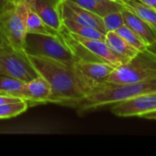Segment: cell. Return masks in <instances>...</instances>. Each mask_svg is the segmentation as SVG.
<instances>
[{"label":"cell","instance_id":"e0dca14e","mask_svg":"<svg viewBox=\"0 0 156 156\" xmlns=\"http://www.w3.org/2000/svg\"><path fill=\"white\" fill-rule=\"evenodd\" d=\"M0 93L7 94L27 101L26 82L9 76L0 74Z\"/></svg>","mask_w":156,"mask_h":156},{"label":"cell","instance_id":"83f0119b","mask_svg":"<svg viewBox=\"0 0 156 156\" xmlns=\"http://www.w3.org/2000/svg\"><path fill=\"white\" fill-rule=\"evenodd\" d=\"M6 4H7L6 0H0V13L4 10V8L5 7Z\"/></svg>","mask_w":156,"mask_h":156},{"label":"cell","instance_id":"4316f807","mask_svg":"<svg viewBox=\"0 0 156 156\" xmlns=\"http://www.w3.org/2000/svg\"><path fill=\"white\" fill-rule=\"evenodd\" d=\"M141 118L145 119V120H156V111L149 112V113H146V114L143 115Z\"/></svg>","mask_w":156,"mask_h":156},{"label":"cell","instance_id":"ffe728a7","mask_svg":"<svg viewBox=\"0 0 156 156\" xmlns=\"http://www.w3.org/2000/svg\"><path fill=\"white\" fill-rule=\"evenodd\" d=\"M115 32L119 34L122 38H124L132 47L136 48L138 51L145 50L148 48V45L142 39V37L125 25H122Z\"/></svg>","mask_w":156,"mask_h":156},{"label":"cell","instance_id":"8992f818","mask_svg":"<svg viewBox=\"0 0 156 156\" xmlns=\"http://www.w3.org/2000/svg\"><path fill=\"white\" fill-rule=\"evenodd\" d=\"M0 74L27 82L39 74L24 50H17L9 44L0 48Z\"/></svg>","mask_w":156,"mask_h":156},{"label":"cell","instance_id":"2e32d148","mask_svg":"<svg viewBox=\"0 0 156 156\" xmlns=\"http://www.w3.org/2000/svg\"><path fill=\"white\" fill-rule=\"evenodd\" d=\"M78 5L100 16H104L110 12L121 10L122 5L110 0H70Z\"/></svg>","mask_w":156,"mask_h":156},{"label":"cell","instance_id":"9c48e42d","mask_svg":"<svg viewBox=\"0 0 156 156\" xmlns=\"http://www.w3.org/2000/svg\"><path fill=\"white\" fill-rule=\"evenodd\" d=\"M77 71L93 87L106 82L115 67L101 61H89L78 59L74 63Z\"/></svg>","mask_w":156,"mask_h":156},{"label":"cell","instance_id":"52a82bcc","mask_svg":"<svg viewBox=\"0 0 156 156\" xmlns=\"http://www.w3.org/2000/svg\"><path fill=\"white\" fill-rule=\"evenodd\" d=\"M112 112L118 117H142L156 111V91L144 93L111 106Z\"/></svg>","mask_w":156,"mask_h":156},{"label":"cell","instance_id":"cb8c5ba5","mask_svg":"<svg viewBox=\"0 0 156 156\" xmlns=\"http://www.w3.org/2000/svg\"><path fill=\"white\" fill-rule=\"evenodd\" d=\"M6 45H8L7 39H6L5 34H4V32H3L1 27H0V48H2L3 47H5V46H6Z\"/></svg>","mask_w":156,"mask_h":156},{"label":"cell","instance_id":"3957f363","mask_svg":"<svg viewBox=\"0 0 156 156\" xmlns=\"http://www.w3.org/2000/svg\"><path fill=\"white\" fill-rule=\"evenodd\" d=\"M25 51L27 54L46 57L69 66H74L77 61L62 32L57 36L27 33Z\"/></svg>","mask_w":156,"mask_h":156},{"label":"cell","instance_id":"277c9868","mask_svg":"<svg viewBox=\"0 0 156 156\" xmlns=\"http://www.w3.org/2000/svg\"><path fill=\"white\" fill-rule=\"evenodd\" d=\"M156 80V53L148 49L139 53L124 64L115 68L108 82L131 83Z\"/></svg>","mask_w":156,"mask_h":156},{"label":"cell","instance_id":"4fadbf2b","mask_svg":"<svg viewBox=\"0 0 156 156\" xmlns=\"http://www.w3.org/2000/svg\"><path fill=\"white\" fill-rule=\"evenodd\" d=\"M121 12L125 26H127L133 32L138 34L148 46L154 42L156 39V31L150 25L144 22L136 14L125 7L122 6Z\"/></svg>","mask_w":156,"mask_h":156},{"label":"cell","instance_id":"d4e9b609","mask_svg":"<svg viewBox=\"0 0 156 156\" xmlns=\"http://www.w3.org/2000/svg\"><path fill=\"white\" fill-rule=\"evenodd\" d=\"M35 0H9L8 2L11 4H25V5H32Z\"/></svg>","mask_w":156,"mask_h":156},{"label":"cell","instance_id":"7a4b0ae2","mask_svg":"<svg viewBox=\"0 0 156 156\" xmlns=\"http://www.w3.org/2000/svg\"><path fill=\"white\" fill-rule=\"evenodd\" d=\"M154 91H156V80L131 83L106 81L95 86L75 108L79 112H87L112 106L139 95Z\"/></svg>","mask_w":156,"mask_h":156},{"label":"cell","instance_id":"603a6c76","mask_svg":"<svg viewBox=\"0 0 156 156\" xmlns=\"http://www.w3.org/2000/svg\"><path fill=\"white\" fill-rule=\"evenodd\" d=\"M22 101V100L19 99V98L13 97V96L4 94V93H0V105L12 103V102H16V101Z\"/></svg>","mask_w":156,"mask_h":156},{"label":"cell","instance_id":"ba28073f","mask_svg":"<svg viewBox=\"0 0 156 156\" xmlns=\"http://www.w3.org/2000/svg\"><path fill=\"white\" fill-rule=\"evenodd\" d=\"M61 16L62 18H68L80 24L90 26L103 33H106V29L101 16L78 5L70 0L62 1Z\"/></svg>","mask_w":156,"mask_h":156},{"label":"cell","instance_id":"d6986e66","mask_svg":"<svg viewBox=\"0 0 156 156\" xmlns=\"http://www.w3.org/2000/svg\"><path fill=\"white\" fill-rule=\"evenodd\" d=\"M26 26L27 33L33 34H44V35H60L61 32H58L48 27L42 18L31 8L29 5L27 13Z\"/></svg>","mask_w":156,"mask_h":156},{"label":"cell","instance_id":"ac0fdd59","mask_svg":"<svg viewBox=\"0 0 156 156\" xmlns=\"http://www.w3.org/2000/svg\"><path fill=\"white\" fill-rule=\"evenodd\" d=\"M62 23H63L64 28L70 33H73L75 35H78L83 37L105 40L106 33H103L94 27L80 24L78 22H75L68 18H62Z\"/></svg>","mask_w":156,"mask_h":156},{"label":"cell","instance_id":"8fae6325","mask_svg":"<svg viewBox=\"0 0 156 156\" xmlns=\"http://www.w3.org/2000/svg\"><path fill=\"white\" fill-rule=\"evenodd\" d=\"M67 33L72 38H74L77 42H79L81 46H83L92 56H94L100 61L110 64L115 68H117L122 64V61L111 50V48H109V46L107 45L105 40L83 37L78 36V35H75L73 33H70L69 31H67Z\"/></svg>","mask_w":156,"mask_h":156},{"label":"cell","instance_id":"6da1fadb","mask_svg":"<svg viewBox=\"0 0 156 156\" xmlns=\"http://www.w3.org/2000/svg\"><path fill=\"white\" fill-rule=\"evenodd\" d=\"M27 57L38 74L49 82L52 89L49 101L51 103L75 108L94 88L77 71L74 66L37 55L27 54Z\"/></svg>","mask_w":156,"mask_h":156},{"label":"cell","instance_id":"f1b7e54d","mask_svg":"<svg viewBox=\"0 0 156 156\" xmlns=\"http://www.w3.org/2000/svg\"><path fill=\"white\" fill-rule=\"evenodd\" d=\"M148 49H150L151 51L156 53V39L154 40V42L153 44H151L150 46H148Z\"/></svg>","mask_w":156,"mask_h":156},{"label":"cell","instance_id":"7c38bea8","mask_svg":"<svg viewBox=\"0 0 156 156\" xmlns=\"http://www.w3.org/2000/svg\"><path fill=\"white\" fill-rule=\"evenodd\" d=\"M26 93L29 105L48 103L52 94L49 82L41 75L26 82Z\"/></svg>","mask_w":156,"mask_h":156},{"label":"cell","instance_id":"7402d4cb","mask_svg":"<svg viewBox=\"0 0 156 156\" xmlns=\"http://www.w3.org/2000/svg\"><path fill=\"white\" fill-rule=\"evenodd\" d=\"M102 21L106 29V33L110 31H116L122 25H124L121 10H116L108 13L107 15L102 16Z\"/></svg>","mask_w":156,"mask_h":156},{"label":"cell","instance_id":"484cf974","mask_svg":"<svg viewBox=\"0 0 156 156\" xmlns=\"http://www.w3.org/2000/svg\"><path fill=\"white\" fill-rule=\"evenodd\" d=\"M139 1L147 5L148 6H150L151 8L156 11V0H139Z\"/></svg>","mask_w":156,"mask_h":156},{"label":"cell","instance_id":"4dcf8cb0","mask_svg":"<svg viewBox=\"0 0 156 156\" xmlns=\"http://www.w3.org/2000/svg\"><path fill=\"white\" fill-rule=\"evenodd\" d=\"M6 1H7V2H8V1H9V0H6Z\"/></svg>","mask_w":156,"mask_h":156},{"label":"cell","instance_id":"30bf717a","mask_svg":"<svg viewBox=\"0 0 156 156\" xmlns=\"http://www.w3.org/2000/svg\"><path fill=\"white\" fill-rule=\"evenodd\" d=\"M63 0H35L31 8L51 28L61 32L64 28L61 16Z\"/></svg>","mask_w":156,"mask_h":156},{"label":"cell","instance_id":"5b68a950","mask_svg":"<svg viewBox=\"0 0 156 156\" xmlns=\"http://www.w3.org/2000/svg\"><path fill=\"white\" fill-rule=\"evenodd\" d=\"M29 5L7 2L5 7L0 13V27L8 44L17 50L25 51L27 35L26 19Z\"/></svg>","mask_w":156,"mask_h":156},{"label":"cell","instance_id":"f546056e","mask_svg":"<svg viewBox=\"0 0 156 156\" xmlns=\"http://www.w3.org/2000/svg\"><path fill=\"white\" fill-rule=\"evenodd\" d=\"M110 1H113V2H116L118 4H120V2H121V0H110Z\"/></svg>","mask_w":156,"mask_h":156},{"label":"cell","instance_id":"9a60e30c","mask_svg":"<svg viewBox=\"0 0 156 156\" xmlns=\"http://www.w3.org/2000/svg\"><path fill=\"white\" fill-rule=\"evenodd\" d=\"M120 5L122 7H125L136 14L156 31L155 10H154L147 5L140 2L139 0H121Z\"/></svg>","mask_w":156,"mask_h":156},{"label":"cell","instance_id":"5bb4252c","mask_svg":"<svg viewBox=\"0 0 156 156\" xmlns=\"http://www.w3.org/2000/svg\"><path fill=\"white\" fill-rule=\"evenodd\" d=\"M105 42L122 64L126 63L139 53L136 48L132 47L115 31H110L106 33Z\"/></svg>","mask_w":156,"mask_h":156},{"label":"cell","instance_id":"44dd1931","mask_svg":"<svg viewBox=\"0 0 156 156\" xmlns=\"http://www.w3.org/2000/svg\"><path fill=\"white\" fill-rule=\"evenodd\" d=\"M28 107L29 103L24 100L16 102L0 105V119H8L20 115L25 112Z\"/></svg>","mask_w":156,"mask_h":156}]
</instances>
